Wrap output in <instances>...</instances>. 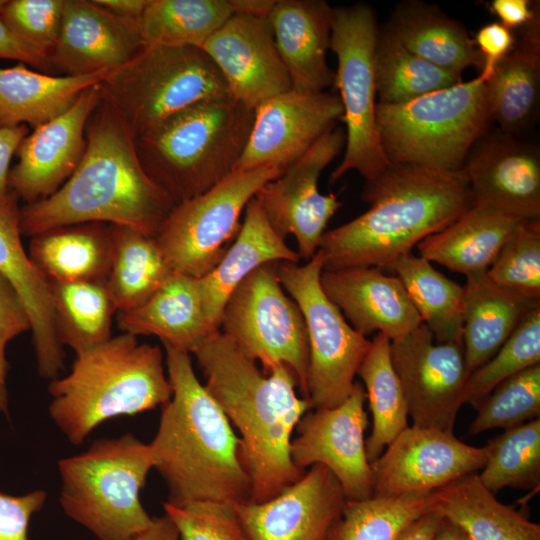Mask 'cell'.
<instances>
[{
  "instance_id": "obj_1",
  "label": "cell",
  "mask_w": 540,
  "mask_h": 540,
  "mask_svg": "<svg viewBox=\"0 0 540 540\" xmlns=\"http://www.w3.org/2000/svg\"><path fill=\"white\" fill-rule=\"evenodd\" d=\"M85 136L83 157L67 181L49 197L20 208L21 234L33 237L61 226L101 222L155 237L175 204L145 172L135 136L103 95Z\"/></svg>"
},
{
  "instance_id": "obj_2",
  "label": "cell",
  "mask_w": 540,
  "mask_h": 540,
  "mask_svg": "<svg viewBox=\"0 0 540 540\" xmlns=\"http://www.w3.org/2000/svg\"><path fill=\"white\" fill-rule=\"evenodd\" d=\"M204 386L240 433L243 464L251 481V500L272 499L304 473L290 455L292 433L313 406L295 390L297 379L284 364L267 375L220 330L193 350Z\"/></svg>"
},
{
  "instance_id": "obj_3",
  "label": "cell",
  "mask_w": 540,
  "mask_h": 540,
  "mask_svg": "<svg viewBox=\"0 0 540 540\" xmlns=\"http://www.w3.org/2000/svg\"><path fill=\"white\" fill-rule=\"evenodd\" d=\"M369 209L328 231L318 250L323 270L390 269L426 237L447 227L474 202L463 169L442 171L390 163L365 182Z\"/></svg>"
},
{
  "instance_id": "obj_4",
  "label": "cell",
  "mask_w": 540,
  "mask_h": 540,
  "mask_svg": "<svg viewBox=\"0 0 540 540\" xmlns=\"http://www.w3.org/2000/svg\"><path fill=\"white\" fill-rule=\"evenodd\" d=\"M172 389L149 443L154 468L169 491L168 503L251 500L241 441L219 404L200 383L190 354L164 346Z\"/></svg>"
},
{
  "instance_id": "obj_5",
  "label": "cell",
  "mask_w": 540,
  "mask_h": 540,
  "mask_svg": "<svg viewBox=\"0 0 540 540\" xmlns=\"http://www.w3.org/2000/svg\"><path fill=\"white\" fill-rule=\"evenodd\" d=\"M48 392L49 415L74 445L105 421L163 406L172 395L161 349L127 333L77 354Z\"/></svg>"
},
{
  "instance_id": "obj_6",
  "label": "cell",
  "mask_w": 540,
  "mask_h": 540,
  "mask_svg": "<svg viewBox=\"0 0 540 540\" xmlns=\"http://www.w3.org/2000/svg\"><path fill=\"white\" fill-rule=\"evenodd\" d=\"M254 109L233 96L191 105L135 136L139 160L175 205L232 173L248 142Z\"/></svg>"
},
{
  "instance_id": "obj_7",
  "label": "cell",
  "mask_w": 540,
  "mask_h": 540,
  "mask_svg": "<svg viewBox=\"0 0 540 540\" xmlns=\"http://www.w3.org/2000/svg\"><path fill=\"white\" fill-rule=\"evenodd\" d=\"M153 468L149 443L132 433L96 439L59 460L61 508L98 540H131L153 520L140 500Z\"/></svg>"
},
{
  "instance_id": "obj_8",
  "label": "cell",
  "mask_w": 540,
  "mask_h": 540,
  "mask_svg": "<svg viewBox=\"0 0 540 540\" xmlns=\"http://www.w3.org/2000/svg\"><path fill=\"white\" fill-rule=\"evenodd\" d=\"M487 79L480 72L470 81L409 102H377L376 122L388 161L442 171L461 170L492 122Z\"/></svg>"
},
{
  "instance_id": "obj_9",
  "label": "cell",
  "mask_w": 540,
  "mask_h": 540,
  "mask_svg": "<svg viewBox=\"0 0 540 540\" xmlns=\"http://www.w3.org/2000/svg\"><path fill=\"white\" fill-rule=\"evenodd\" d=\"M100 86L134 136L191 105L232 96L205 51L188 46H145Z\"/></svg>"
},
{
  "instance_id": "obj_10",
  "label": "cell",
  "mask_w": 540,
  "mask_h": 540,
  "mask_svg": "<svg viewBox=\"0 0 540 540\" xmlns=\"http://www.w3.org/2000/svg\"><path fill=\"white\" fill-rule=\"evenodd\" d=\"M376 15L364 3L332 9L329 49L337 57L334 85L346 126L345 152L333 170L330 183L348 171L372 181L390 164L380 142L376 122L375 51L379 35Z\"/></svg>"
},
{
  "instance_id": "obj_11",
  "label": "cell",
  "mask_w": 540,
  "mask_h": 540,
  "mask_svg": "<svg viewBox=\"0 0 540 540\" xmlns=\"http://www.w3.org/2000/svg\"><path fill=\"white\" fill-rule=\"evenodd\" d=\"M283 172L273 166L234 170L206 192L173 207L155 239L173 272L201 278L237 237L247 203Z\"/></svg>"
},
{
  "instance_id": "obj_12",
  "label": "cell",
  "mask_w": 540,
  "mask_h": 540,
  "mask_svg": "<svg viewBox=\"0 0 540 540\" xmlns=\"http://www.w3.org/2000/svg\"><path fill=\"white\" fill-rule=\"evenodd\" d=\"M276 270L282 287L299 306L307 329V398L313 409L336 407L350 395L371 341L325 295L320 283V250L303 265L278 262Z\"/></svg>"
},
{
  "instance_id": "obj_13",
  "label": "cell",
  "mask_w": 540,
  "mask_h": 540,
  "mask_svg": "<svg viewBox=\"0 0 540 540\" xmlns=\"http://www.w3.org/2000/svg\"><path fill=\"white\" fill-rule=\"evenodd\" d=\"M277 263L258 267L238 284L225 302L219 328L246 357L262 364L264 374L279 364L289 367L307 398V329L299 306L283 290Z\"/></svg>"
},
{
  "instance_id": "obj_14",
  "label": "cell",
  "mask_w": 540,
  "mask_h": 540,
  "mask_svg": "<svg viewBox=\"0 0 540 540\" xmlns=\"http://www.w3.org/2000/svg\"><path fill=\"white\" fill-rule=\"evenodd\" d=\"M346 135L333 127L279 177L254 196L273 230L283 239L293 235L300 258L309 261L318 251L325 228L342 203L333 193L321 194L319 177L345 147Z\"/></svg>"
},
{
  "instance_id": "obj_15",
  "label": "cell",
  "mask_w": 540,
  "mask_h": 540,
  "mask_svg": "<svg viewBox=\"0 0 540 540\" xmlns=\"http://www.w3.org/2000/svg\"><path fill=\"white\" fill-rule=\"evenodd\" d=\"M390 354L412 425L453 433L469 377L463 346L436 342L422 323L391 341Z\"/></svg>"
},
{
  "instance_id": "obj_16",
  "label": "cell",
  "mask_w": 540,
  "mask_h": 540,
  "mask_svg": "<svg viewBox=\"0 0 540 540\" xmlns=\"http://www.w3.org/2000/svg\"><path fill=\"white\" fill-rule=\"evenodd\" d=\"M366 399L363 384L355 382L340 405L306 412L291 441L294 465L304 472L314 464L324 465L339 481L347 500L373 496V476L364 439L368 425Z\"/></svg>"
},
{
  "instance_id": "obj_17",
  "label": "cell",
  "mask_w": 540,
  "mask_h": 540,
  "mask_svg": "<svg viewBox=\"0 0 540 540\" xmlns=\"http://www.w3.org/2000/svg\"><path fill=\"white\" fill-rule=\"evenodd\" d=\"M486 457L485 446L468 445L454 433L407 426L370 463L373 495L432 493L477 473Z\"/></svg>"
},
{
  "instance_id": "obj_18",
  "label": "cell",
  "mask_w": 540,
  "mask_h": 540,
  "mask_svg": "<svg viewBox=\"0 0 540 540\" xmlns=\"http://www.w3.org/2000/svg\"><path fill=\"white\" fill-rule=\"evenodd\" d=\"M343 108L336 94L277 95L254 110L246 147L234 170L273 166L284 172L341 120Z\"/></svg>"
},
{
  "instance_id": "obj_19",
  "label": "cell",
  "mask_w": 540,
  "mask_h": 540,
  "mask_svg": "<svg viewBox=\"0 0 540 540\" xmlns=\"http://www.w3.org/2000/svg\"><path fill=\"white\" fill-rule=\"evenodd\" d=\"M346 502L332 472L314 464L272 499L234 506L250 540H328Z\"/></svg>"
},
{
  "instance_id": "obj_20",
  "label": "cell",
  "mask_w": 540,
  "mask_h": 540,
  "mask_svg": "<svg viewBox=\"0 0 540 540\" xmlns=\"http://www.w3.org/2000/svg\"><path fill=\"white\" fill-rule=\"evenodd\" d=\"M100 84L84 90L69 109L22 140L8 178L18 199L31 204L47 198L76 170L86 148L87 122L102 96Z\"/></svg>"
},
{
  "instance_id": "obj_21",
  "label": "cell",
  "mask_w": 540,
  "mask_h": 540,
  "mask_svg": "<svg viewBox=\"0 0 540 540\" xmlns=\"http://www.w3.org/2000/svg\"><path fill=\"white\" fill-rule=\"evenodd\" d=\"M201 49L224 77L231 95L254 110L292 90L267 18L233 14Z\"/></svg>"
},
{
  "instance_id": "obj_22",
  "label": "cell",
  "mask_w": 540,
  "mask_h": 540,
  "mask_svg": "<svg viewBox=\"0 0 540 540\" xmlns=\"http://www.w3.org/2000/svg\"><path fill=\"white\" fill-rule=\"evenodd\" d=\"M475 203L524 219L540 217V155L537 147L501 130L487 131L463 166Z\"/></svg>"
},
{
  "instance_id": "obj_23",
  "label": "cell",
  "mask_w": 540,
  "mask_h": 540,
  "mask_svg": "<svg viewBox=\"0 0 540 540\" xmlns=\"http://www.w3.org/2000/svg\"><path fill=\"white\" fill-rule=\"evenodd\" d=\"M145 47L139 20L117 16L94 0H64L54 71L76 76L115 70Z\"/></svg>"
},
{
  "instance_id": "obj_24",
  "label": "cell",
  "mask_w": 540,
  "mask_h": 540,
  "mask_svg": "<svg viewBox=\"0 0 540 540\" xmlns=\"http://www.w3.org/2000/svg\"><path fill=\"white\" fill-rule=\"evenodd\" d=\"M320 283L348 323L365 337L376 332L394 341L422 324L399 278L382 269L323 270Z\"/></svg>"
},
{
  "instance_id": "obj_25",
  "label": "cell",
  "mask_w": 540,
  "mask_h": 540,
  "mask_svg": "<svg viewBox=\"0 0 540 540\" xmlns=\"http://www.w3.org/2000/svg\"><path fill=\"white\" fill-rule=\"evenodd\" d=\"M18 200L12 191L0 200V273L14 287L30 317L38 372L53 380L64 369V347L56 334L49 282L21 241Z\"/></svg>"
},
{
  "instance_id": "obj_26",
  "label": "cell",
  "mask_w": 540,
  "mask_h": 540,
  "mask_svg": "<svg viewBox=\"0 0 540 540\" xmlns=\"http://www.w3.org/2000/svg\"><path fill=\"white\" fill-rule=\"evenodd\" d=\"M332 9L323 0H276L267 18L296 92L316 94L334 85L335 72L326 61Z\"/></svg>"
},
{
  "instance_id": "obj_27",
  "label": "cell",
  "mask_w": 540,
  "mask_h": 540,
  "mask_svg": "<svg viewBox=\"0 0 540 540\" xmlns=\"http://www.w3.org/2000/svg\"><path fill=\"white\" fill-rule=\"evenodd\" d=\"M525 220L473 202L441 231L417 244L419 255L466 277L487 272L504 243Z\"/></svg>"
},
{
  "instance_id": "obj_28",
  "label": "cell",
  "mask_w": 540,
  "mask_h": 540,
  "mask_svg": "<svg viewBox=\"0 0 540 540\" xmlns=\"http://www.w3.org/2000/svg\"><path fill=\"white\" fill-rule=\"evenodd\" d=\"M300 259L285 239L273 230L253 197L245 207L244 221L234 242L217 266L197 279L209 323L220 330L221 313L227 298L252 271L267 263H298Z\"/></svg>"
},
{
  "instance_id": "obj_29",
  "label": "cell",
  "mask_w": 540,
  "mask_h": 540,
  "mask_svg": "<svg viewBox=\"0 0 540 540\" xmlns=\"http://www.w3.org/2000/svg\"><path fill=\"white\" fill-rule=\"evenodd\" d=\"M123 333L156 336L163 346L192 354L208 335L219 330L207 320L197 278L172 272L164 284L143 304L117 312Z\"/></svg>"
},
{
  "instance_id": "obj_30",
  "label": "cell",
  "mask_w": 540,
  "mask_h": 540,
  "mask_svg": "<svg viewBox=\"0 0 540 540\" xmlns=\"http://www.w3.org/2000/svg\"><path fill=\"white\" fill-rule=\"evenodd\" d=\"M463 287L462 346L470 375L495 355L540 300L498 285L487 272L466 277Z\"/></svg>"
},
{
  "instance_id": "obj_31",
  "label": "cell",
  "mask_w": 540,
  "mask_h": 540,
  "mask_svg": "<svg viewBox=\"0 0 540 540\" xmlns=\"http://www.w3.org/2000/svg\"><path fill=\"white\" fill-rule=\"evenodd\" d=\"M539 14L521 28L520 39L486 80L492 121L518 137L534 121L540 87Z\"/></svg>"
},
{
  "instance_id": "obj_32",
  "label": "cell",
  "mask_w": 540,
  "mask_h": 540,
  "mask_svg": "<svg viewBox=\"0 0 540 540\" xmlns=\"http://www.w3.org/2000/svg\"><path fill=\"white\" fill-rule=\"evenodd\" d=\"M114 70L76 76H54L24 63L0 68V127L33 128L61 115L80 94L102 83Z\"/></svg>"
},
{
  "instance_id": "obj_33",
  "label": "cell",
  "mask_w": 540,
  "mask_h": 540,
  "mask_svg": "<svg viewBox=\"0 0 540 540\" xmlns=\"http://www.w3.org/2000/svg\"><path fill=\"white\" fill-rule=\"evenodd\" d=\"M386 29L411 53L441 69L460 75L469 67L483 69V56L465 27L437 6L401 2Z\"/></svg>"
},
{
  "instance_id": "obj_34",
  "label": "cell",
  "mask_w": 540,
  "mask_h": 540,
  "mask_svg": "<svg viewBox=\"0 0 540 540\" xmlns=\"http://www.w3.org/2000/svg\"><path fill=\"white\" fill-rule=\"evenodd\" d=\"M112 254L110 224L101 222L44 231L31 237L28 253L48 282L106 279Z\"/></svg>"
},
{
  "instance_id": "obj_35",
  "label": "cell",
  "mask_w": 540,
  "mask_h": 540,
  "mask_svg": "<svg viewBox=\"0 0 540 540\" xmlns=\"http://www.w3.org/2000/svg\"><path fill=\"white\" fill-rule=\"evenodd\" d=\"M435 510L470 540H540V525L500 502L479 480L463 476L433 492Z\"/></svg>"
},
{
  "instance_id": "obj_36",
  "label": "cell",
  "mask_w": 540,
  "mask_h": 540,
  "mask_svg": "<svg viewBox=\"0 0 540 540\" xmlns=\"http://www.w3.org/2000/svg\"><path fill=\"white\" fill-rule=\"evenodd\" d=\"M56 334L75 354L111 338L117 313L106 279L49 282Z\"/></svg>"
},
{
  "instance_id": "obj_37",
  "label": "cell",
  "mask_w": 540,
  "mask_h": 540,
  "mask_svg": "<svg viewBox=\"0 0 540 540\" xmlns=\"http://www.w3.org/2000/svg\"><path fill=\"white\" fill-rule=\"evenodd\" d=\"M113 254L106 278L117 312L146 302L173 272L153 236L110 224Z\"/></svg>"
},
{
  "instance_id": "obj_38",
  "label": "cell",
  "mask_w": 540,
  "mask_h": 540,
  "mask_svg": "<svg viewBox=\"0 0 540 540\" xmlns=\"http://www.w3.org/2000/svg\"><path fill=\"white\" fill-rule=\"evenodd\" d=\"M438 343L462 345L463 285L436 270L430 261L412 252L400 256L390 267Z\"/></svg>"
},
{
  "instance_id": "obj_39",
  "label": "cell",
  "mask_w": 540,
  "mask_h": 540,
  "mask_svg": "<svg viewBox=\"0 0 540 540\" xmlns=\"http://www.w3.org/2000/svg\"><path fill=\"white\" fill-rule=\"evenodd\" d=\"M391 340L376 333L357 375L361 378L372 414V430L365 440L369 463L408 425V409L390 354Z\"/></svg>"
},
{
  "instance_id": "obj_40",
  "label": "cell",
  "mask_w": 540,
  "mask_h": 540,
  "mask_svg": "<svg viewBox=\"0 0 540 540\" xmlns=\"http://www.w3.org/2000/svg\"><path fill=\"white\" fill-rule=\"evenodd\" d=\"M233 14L230 0H147L139 26L145 46L201 48Z\"/></svg>"
},
{
  "instance_id": "obj_41",
  "label": "cell",
  "mask_w": 540,
  "mask_h": 540,
  "mask_svg": "<svg viewBox=\"0 0 540 540\" xmlns=\"http://www.w3.org/2000/svg\"><path fill=\"white\" fill-rule=\"evenodd\" d=\"M376 87L383 104L409 102L462 82V75L441 69L407 50L386 28L375 51Z\"/></svg>"
},
{
  "instance_id": "obj_42",
  "label": "cell",
  "mask_w": 540,
  "mask_h": 540,
  "mask_svg": "<svg viewBox=\"0 0 540 540\" xmlns=\"http://www.w3.org/2000/svg\"><path fill=\"white\" fill-rule=\"evenodd\" d=\"M434 509L433 492L347 500L328 540H395L412 522Z\"/></svg>"
},
{
  "instance_id": "obj_43",
  "label": "cell",
  "mask_w": 540,
  "mask_h": 540,
  "mask_svg": "<svg viewBox=\"0 0 540 540\" xmlns=\"http://www.w3.org/2000/svg\"><path fill=\"white\" fill-rule=\"evenodd\" d=\"M486 462L478 473L492 493L504 488L524 490L540 486V418L506 429L485 445Z\"/></svg>"
},
{
  "instance_id": "obj_44",
  "label": "cell",
  "mask_w": 540,
  "mask_h": 540,
  "mask_svg": "<svg viewBox=\"0 0 540 540\" xmlns=\"http://www.w3.org/2000/svg\"><path fill=\"white\" fill-rule=\"evenodd\" d=\"M540 363V306L518 325L495 355L468 377L464 404L474 408L499 383Z\"/></svg>"
},
{
  "instance_id": "obj_45",
  "label": "cell",
  "mask_w": 540,
  "mask_h": 540,
  "mask_svg": "<svg viewBox=\"0 0 540 540\" xmlns=\"http://www.w3.org/2000/svg\"><path fill=\"white\" fill-rule=\"evenodd\" d=\"M469 434L510 429L540 418V363L499 383L475 407Z\"/></svg>"
},
{
  "instance_id": "obj_46",
  "label": "cell",
  "mask_w": 540,
  "mask_h": 540,
  "mask_svg": "<svg viewBox=\"0 0 540 540\" xmlns=\"http://www.w3.org/2000/svg\"><path fill=\"white\" fill-rule=\"evenodd\" d=\"M498 285L540 300V221H523L510 235L487 270Z\"/></svg>"
},
{
  "instance_id": "obj_47",
  "label": "cell",
  "mask_w": 540,
  "mask_h": 540,
  "mask_svg": "<svg viewBox=\"0 0 540 540\" xmlns=\"http://www.w3.org/2000/svg\"><path fill=\"white\" fill-rule=\"evenodd\" d=\"M63 6L64 0H4L0 19L18 40L49 59L59 37Z\"/></svg>"
},
{
  "instance_id": "obj_48",
  "label": "cell",
  "mask_w": 540,
  "mask_h": 540,
  "mask_svg": "<svg viewBox=\"0 0 540 540\" xmlns=\"http://www.w3.org/2000/svg\"><path fill=\"white\" fill-rule=\"evenodd\" d=\"M181 540H250L235 509L228 503L193 501L163 504Z\"/></svg>"
},
{
  "instance_id": "obj_49",
  "label": "cell",
  "mask_w": 540,
  "mask_h": 540,
  "mask_svg": "<svg viewBox=\"0 0 540 540\" xmlns=\"http://www.w3.org/2000/svg\"><path fill=\"white\" fill-rule=\"evenodd\" d=\"M31 330L27 310L11 283L0 273V412L8 415L6 378L8 362L7 344L18 335Z\"/></svg>"
},
{
  "instance_id": "obj_50",
  "label": "cell",
  "mask_w": 540,
  "mask_h": 540,
  "mask_svg": "<svg viewBox=\"0 0 540 540\" xmlns=\"http://www.w3.org/2000/svg\"><path fill=\"white\" fill-rule=\"evenodd\" d=\"M46 499L44 490L20 496L0 493V540H28L30 520L44 507Z\"/></svg>"
},
{
  "instance_id": "obj_51",
  "label": "cell",
  "mask_w": 540,
  "mask_h": 540,
  "mask_svg": "<svg viewBox=\"0 0 540 540\" xmlns=\"http://www.w3.org/2000/svg\"><path fill=\"white\" fill-rule=\"evenodd\" d=\"M473 40L484 59L480 72L488 78L495 65L513 49L516 42L513 32L497 21L480 27Z\"/></svg>"
},
{
  "instance_id": "obj_52",
  "label": "cell",
  "mask_w": 540,
  "mask_h": 540,
  "mask_svg": "<svg viewBox=\"0 0 540 540\" xmlns=\"http://www.w3.org/2000/svg\"><path fill=\"white\" fill-rule=\"evenodd\" d=\"M0 58L16 60L43 71H54L49 59L38 54L20 40L0 19Z\"/></svg>"
},
{
  "instance_id": "obj_53",
  "label": "cell",
  "mask_w": 540,
  "mask_h": 540,
  "mask_svg": "<svg viewBox=\"0 0 540 540\" xmlns=\"http://www.w3.org/2000/svg\"><path fill=\"white\" fill-rule=\"evenodd\" d=\"M489 9L511 31L525 27L539 14L529 0H493Z\"/></svg>"
},
{
  "instance_id": "obj_54",
  "label": "cell",
  "mask_w": 540,
  "mask_h": 540,
  "mask_svg": "<svg viewBox=\"0 0 540 540\" xmlns=\"http://www.w3.org/2000/svg\"><path fill=\"white\" fill-rule=\"evenodd\" d=\"M28 133L26 125L0 127V200L5 199L11 192L8 185L10 163Z\"/></svg>"
},
{
  "instance_id": "obj_55",
  "label": "cell",
  "mask_w": 540,
  "mask_h": 540,
  "mask_svg": "<svg viewBox=\"0 0 540 540\" xmlns=\"http://www.w3.org/2000/svg\"><path fill=\"white\" fill-rule=\"evenodd\" d=\"M441 520V514L431 510L412 522L395 540H434Z\"/></svg>"
},
{
  "instance_id": "obj_56",
  "label": "cell",
  "mask_w": 540,
  "mask_h": 540,
  "mask_svg": "<svg viewBox=\"0 0 540 540\" xmlns=\"http://www.w3.org/2000/svg\"><path fill=\"white\" fill-rule=\"evenodd\" d=\"M131 540H181V537L175 524L164 514L153 517L151 525Z\"/></svg>"
},
{
  "instance_id": "obj_57",
  "label": "cell",
  "mask_w": 540,
  "mask_h": 540,
  "mask_svg": "<svg viewBox=\"0 0 540 540\" xmlns=\"http://www.w3.org/2000/svg\"><path fill=\"white\" fill-rule=\"evenodd\" d=\"M109 12L124 18H140L147 0H94Z\"/></svg>"
},
{
  "instance_id": "obj_58",
  "label": "cell",
  "mask_w": 540,
  "mask_h": 540,
  "mask_svg": "<svg viewBox=\"0 0 540 540\" xmlns=\"http://www.w3.org/2000/svg\"><path fill=\"white\" fill-rule=\"evenodd\" d=\"M276 0H230L234 14L268 18Z\"/></svg>"
},
{
  "instance_id": "obj_59",
  "label": "cell",
  "mask_w": 540,
  "mask_h": 540,
  "mask_svg": "<svg viewBox=\"0 0 540 540\" xmlns=\"http://www.w3.org/2000/svg\"><path fill=\"white\" fill-rule=\"evenodd\" d=\"M434 540H470L467 535L455 524L442 517Z\"/></svg>"
}]
</instances>
